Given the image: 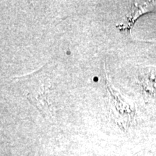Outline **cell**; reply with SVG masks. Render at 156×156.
Returning <instances> with one entry per match:
<instances>
[{
  "instance_id": "1",
  "label": "cell",
  "mask_w": 156,
  "mask_h": 156,
  "mask_svg": "<svg viewBox=\"0 0 156 156\" xmlns=\"http://www.w3.org/2000/svg\"><path fill=\"white\" fill-rule=\"evenodd\" d=\"M138 80L144 93L147 96L156 94V67H145L140 69Z\"/></svg>"
},
{
  "instance_id": "2",
  "label": "cell",
  "mask_w": 156,
  "mask_h": 156,
  "mask_svg": "<svg viewBox=\"0 0 156 156\" xmlns=\"http://www.w3.org/2000/svg\"><path fill=\"white\" fill-rule=\"evenodd\" d=\"M154 6H155V4L153 2H132L129 6V11L126 15L128 24L125 27H124V28H127L131 31L136 20L144 13L153 10Z\"/></svg>"
}]
</instances>
